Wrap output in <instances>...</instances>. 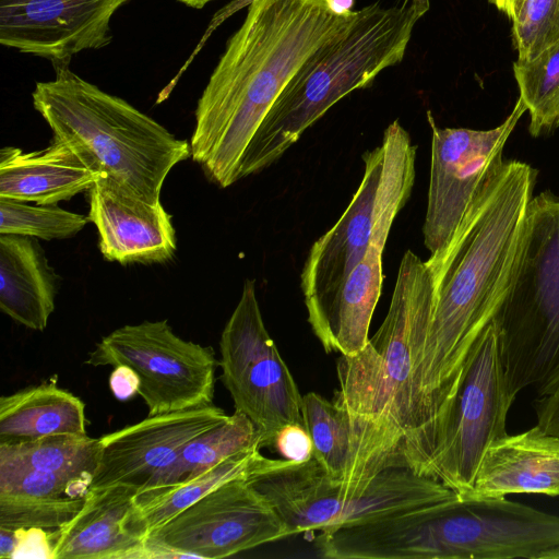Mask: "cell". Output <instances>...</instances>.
<instances>
[{
	"instance_id": "obj_1",
	"label": "cell",
	"mask_w": 559,
	"mask_h": 559,
	"mask_svg": "<svg viewBox=\"0 0 559 559\" xmlns=\"http://www.w3.org/2000/svg\"><path fill=\"white\" fill-rule=\"evenodd\" d=\"M536 176L520 160L495 168L447 248L426 261L435 307L413 381L412 431L418 443L437 438L471 352L507 290Z\"/></svg>"
},
{
	"instance_id": "obj_2",
	"label": "cell",
	"mask_w": 559,
	"mask_h": 559,
	"mask_svg": "<svg viewBox=\"0 0 559 559\" xmlns=\"http://www.w3.org/2000/svg\"><path fill=\"white\" fill-rule=\"evenodd\" d=\"M354 11L330 0H253L195 109L191 157L219 188L239 180L248 145L285 86Z\"/></svg>"
},
{
	"instance_id": "obj_3",
	"label": "cell",
	"mask_w": 559,
	"mask_h": 559,
	"mask_svg": "<svg viewBox=\"0 0 559 559\" xmlns=\"http://www.w3.org/2000/svg\"><path fill=\"white\" fill-rule=\"evenodd\" d=\"M433 307L432 272L407 250L382 324L361 352L337 361L340 389L333 401L347 415L353 436V493L383 471L407 468L413 381Z\"/></svg>"
},
{
	"instance_id": "obj_4",
	"label": "cell",
	"mask_w": 559,
	"mask_h": 559,
	"mask_svg": "<svg viewBox=\"0 0 559 559\" xmlns=\"http://www.w3.org/2000/svg\"><path fill=\"white\" fill-rule=\"evenodd\" d=\"M429 9L430 0H377L354 11L276 98L246 150L239 179L272 165L340 99L399 64Z\"/></svg>"
},
{
	"instance_id": "obj_5",
	"label": "cell",
	"mask_w": 559,
	"mask_h": 559,
	"mask_svg": "<svg viewBox=\"0 0 559 559\" xmlns=\"http://www.w3.org/2000/svg\"><path fill=\"white\" fill-rule=\"evenodd\" d=\"M55 79L36 83L33 106L52 131L92 170L136 195L159 203L169 171L191 156L177 139L127 100L56 63Z\"/></svg>"
},
{
	"instance_id": "obj_6",
	"label": "cell",
	"mask_w": 559,
	"mask_h": 559,
	"mask_svg": "<svg viewBox=\"0 0 559 559\" xmlns=\"http://www.w3.org/2000/svg\"><path fill=\"white\" fill-rule=\"evenodd\" d=\"M500 358L512 395L559 385V195L532 197L514 270L493 314Z\"/></svg>"
},
{
	"instance_id": "obj_7",
	"label": "cell",
	"mask_w": 559,
	"mask_h": 559,
	"mask_svg": "<svg viewBox=\"0 0 559 559\" xmlns=\"http://www.w3.org/2000/svg\"><path fill=\"white\" fill-rule=\"evenodd\" d=\"M416 148L395 120L384 130L381 144L362 155L359 187L340 219L312 245L300 274L309 324L362 259L382 217L405 205L415 182Z\"/></svg>"
},
{
	"instance_id": "obj_8",
	"label": "cell",
	"mask_w": 559,
	"mask_h": 559,
	"mask_svg": "<svg viewBox=\"0 0 559 559\" xmlns=\"http://www.w3.org/2000/svg\"><path fill=\"white\" fill-rule=\"evenodd\" d=\"M277 512L288 535L355 525L414 508L453 500L456 492L409 468L379 473L359 493L333 485L311 457L249 478Z\"/></svg>"
},
{
	"instance_id": "obj_9",
	"label": "cell",
	"mask_w": 559,
	"mask_h": 559,
	"mask_svg": "<svg viewBox=\"0 0 559 559\" xmlns=\"http://www.w3.org/2000/svg\"><path fill=\"white\" fill-rule=\"evenodd\" d=\"M219 353L221 381L235 411L254 425L261 448H271L283 426L304 425L302 395L265 328L253 280L243 283L222 332Z\"/></svg>"
},
{
	"instance_id": "obj_10",
	"label": "cell",
	"mask_w": 559,
	"mask_h": 559,
	"mask_svg": "<svg viewBox=\"0 0 559 559\" xmlns=\"http://www.w3.org/2000/svg\"><path fill=\"white\" fill-rule=\"evenodd\" d=\"M509 391L492 322L480 334L462 371L427 471L460 498L472 490L487 448L508 435Z\"/></svg>"
},
{
	"instance_id": "obj_11",
	"label": "cell",
	"mask_w": 559,
	"mask_h": 559,
	"mask_svg": "<svg viewBox=\"0 0 559 559\" xmlns=\"http://www.w3.org/2000/svg\"><path fill=\"white\" fill-rule=\"evenodd\" d=\"M85 364L131 368L150 416L213 404L218 366L213 348L179 337L167 320L112 331L87 354Z\"/></svg>"
},
{
	"instance_id": "obj_12",
	"label": "cell",
	"mask_w": 559,
	"mask_h": 559,
	"mask_svg": "<svg viewBox=\"0 0 559 559\" xmlns=\"http://www.w3.org/2000/svg\"><path fill=\"white\" fill-rule=\"evenodd\" d=\"M519 97L510 115L489 130L440 128L430 111L431 162L424 243L440 255L488 175L503 163V147L523 114Z\"/></svg>"
},
{
	"instance_id": "obj_13",
	"label": "cell",
	"mask_w": 559,
	"mask_h": 559,
	"mask_svg": "<svg viewBox=\"0 0 559 559\" xmlns=\"http://www.w3.org/2000/svg\"><path fill=\"white\" fill-rule=\"evenodd\" d=\"M287 536L272 504L242 477L219 486L146 538L190 558L217 559Z\"/></svg>"
},
{
	"instance_id": "obj_14",
	"label": "cell",
	"mask_w": 559,
	"mask_h": 559,
	"mask_svg": "<svg viewBox=\"0 0 559 559\" xmlns=\"http://www.w3.org/2000/svg\"><path fill=\"white\" fill-rule=\"evenodd\" d=\"M130 0H0V44L69 64L84 50L107 46L110 21Z\"/></svg>"
},
{
	"instance_id": "obj_15",
	"label": "cell",
	"mask_w": 559,
	"mask_h": 559,
	"mask_svg": "<svg viewBox=\"0 0 559 559\" xmlns=\"http://www.w3.org/2000/svg\"><path fill=\"white\" fill-rule=\"evenodd\" d=\"M213 404L153 415L99 438L97 468L90 488L116 484L143 491L169 465L180 449L200 433L228 418Z\"/></svg>"
},
{
	"instance_id": "obj_16",
	"label": "cell",
	"mask_w": 559,
	"mask_h": 559,
	"mask_svg": "<svg viewBox=\"0 0 559 559\" xmlns=\"http://www.w3.org/2000/svg\"><path fill=\"white\" fill-rule=\"evenodd\" d=\"M88 199V219L97 228L105 260L127 265L173 259L176 230L160 202H148L107 175L93 183Z\"/></svg>"
},
{
	"instance_id": "obj_17",
	"label": "cell",
	"mask_w": 559,
	"mask_h": 559,
	"mask_svg": "<svg viewBox=\"0 0 559 559\" xmlns=\"http://www.w3.org/2000/svg\"><path fill=\"white\" fill-rule=\"evenodd\" d=\"M136 495L123 484L90 488L76 515L49 530L52 559H138L145 539L130 528Z\"/></svg>"
},
{
	"instance_id": "obj_18",
	"label": "cell",
	"mask_w": 559,
	"mask_h": 559,
	"mask_svg": "<svg viewBox=\"0 0 559 559\" xmlns=\"http://www.w3.org/2000/svg\"><path fill=\"white\" fill-rule=\"evenodd\" d=\"M512 493L559 497V437L538 425L506 435L485 451L465 498H506Z\"/></svg>"
},
{
	"instance_id": "obj_19",
	"label": "cell",
	"mask_w": 559,
	"mask_h": 559,
	"mask_svg": "<svg viewBox=\"0 0 559 559\" xmlns=\"http://www.w3.org/2000/svg\"><path fill=\"white\" fill-rule=\"evenodd\" d=\"M400 211L392 210L382 217L362 259L349 272L324 312L310 323L325 353L336 352L352 357L368 343L371 319L382 289V254Z\"/></svg>"
},
{
	"instance_id": "obj_20",
	"label": "cell",
	"mask_w": 559,
	"mask_h": 559,
	"mask_svg": "<svg viewBox=\"0 0 559 559\" xmlns=\"http://www.w3.org/2000/svg\"><path fill=\"white\" fill-rule=\"evenodd\" d=\"M102 176L88 168L64 143L53 140L46 148L0 151V197L36 204H57L88 191Z\"/></svg>"
},
{
	"instance_id": "obj_21",
	"label": "cell",
	"mask_w": 559,
	"mask_h": 559,
	"mask_svg": "<svg viewBox=\"0 0 559 559\" xmlns=\"http://www.w3.org/2000/svg\"><path fill=\"white\" fill-rule=\"evenodd\" d=\"M37 238L0 234V309L36 331L55 310L57 275Z\"/></svg>"
},
{
	"instance_id": "obj_22",
	"label": "cell",
	"mask_w": 559,
	"mask_h": 559,
	"mask_svg": "<svg viewBox=\"0 0 559 559\" xmlns=\"http://www.w3.org/2000/svg\"><path fill=\"white\" fill-rule=\"evenodd\" d=\"M253 445L224 460L206 472L183 483L145 490L134 498L130 528L142 538L188 509L219 486L236 478H251L280 468L290 461L271 459Z\"/></svg>"
},
{
	"instance_id": "obj_23",
	"label": "cell",
	"mask_w": 559,
	"mask_h": 559,
	"mask_svg": "<svg viewBox=\"0 0 559 559\" xmlns=\"http://www.w3.org/2000/svg\"><path fill=\"white\" fill-rule=\"evenodd\" d=\"M55 435H86L85 404L56 382L41 383L0 399V443Z\"/></svg>"
},
{
	"instance_id": "obj_24",
	"label": "cell",
	"mask_w": 559,
	"mask_h": 559,
	"mask_svg": "<svg viewBox=\"0 0 559 559\" xmlns=\"http://www.w3.org/2000/svg\"><path fill=\"white\" fill-rule=\"evenodd\" d=\"M253 445H260L254 425L245 414L235 411L219 425L187 442L175 460L156 474L143 491L189 480Z\"/></svg>"
},
{
	"instance_id": "obj_25",
	"label": "cell",
	"mask_w": 559,
	"mask_h": 559,
	"mask_svg": "<svg viewBox=\"0 0 559 559\" xmlns=\"http://www.w3.org/2000/svg\"><path fill=\"white\" fill-rule=\"evenodd\" d=\"M301 414L312 441L313 457L333 485L353 493L355 460L347 415L335 401L316 392L302 395Z\"/></svg>"
},
{
	"instance_id": "obj_26",
	"label": "cell",
	"mask_w": 559,
	"mask_h": 559,
	"mask_svg": "<svg viewBox=\"0 0 559 559\" xmlns=\"http://www.w3.org/2000/svg\"><path fill=\"white\" fill-rule=\"evenodd\" d=\"M99 438L55 435L36 440L0 443V462L80 479L91 486L99 460Z\"/></svg>"
},
{
	"instance_id": "obj_27",
	"label": "cell",
	"mask_w": 559,
	"mask_h": 559,
	"mask_svg": "<svg viewBox=\"0 0 559 559\" xmlns=\"http://www.w3.org/2000/svg\"><path fill=\"white\" fill-rule=\"evenodd\" d=\"M513 73L530 114L528 131L538 136L559 127V43L530 61L516 60Z\"/></svg>"
},
{
	"instance_id": "obj_28",
	"label": "cell",
	"mask_w": 559,
	"mask_h": 559,
	"mask_svg": "<svg viewBox=\"0 0 559 559\" xmlns=\"http://www.w3.org/2000/svg\"><path fill=\"white\" fill-rule=\"evenodd\" d=\"M90 222L88 216L69 212L57 204H36L0 197V234L43 240L73 237Z\"/></svg>"
},
{
	"instance_id": "obj_29",
	"label": "cell",
	"mask_w": 559,
	"mask_h": 559,
	"mask_svg": "<svg viewBox=\"0 0 559 559\" xmlns=\"http://www.w3.org/2000/svg\"><path fill=\"white\" fill-rule=\"evenodd\" d=\"M81 498H41L0 493V527L56 530L71 521L84 504Z\"/></svg>"
},
{
	"instance_id": "obj_30",
	"label": "cell",
	"mask_w": 559,
	"mask_h": 559,
	"mask_svg": "<svg viewBox=\"0 0 559 559\" xmlns=\"http://www.w3.org/2000/svg\"><path fill=\"white\" fill-rule=\"evenodd\" d=\"M512 35L521 61L559 43V0H524L512 20Z\"/></svg>"
},
{
	"instance_id": "obj_31",
	"label": "cell",
	"mask_w": 559,
	"mask_h": 559,
	"mask_svg": "<svg viewBox=\"0 0 559 559\" xmlns=\"http://www.w3.org/2000/svg\"><path fill=\"white\" fill-rule=\"evenodd\" d=\"M90 485L80 479L0 462V493L41 498H81Z\"/></svg>"
},
{
	"instance_id": "obj_32",
	"label": "cell",
	"mask_w": 559,
	"mask_h": 559,
	"mask_svg": "<svg viewBox=\"0 0 559 559\" xmlns=\"http://www.w3.org/2000/svg\"><path fill=\"white\" fill-rule=\"evenodd\" d=\"M285 460L305 462L313 457L311 438L302 424H288L276 433L273 445Z\"/></svg>"
},
{
	"instance_id": "obj_33",
	"label": "cell",
	"mask_w": 559,
	"mask_h": 559,
	"mask_svg": "<svg viewBox=\"0 0 559 559\" xmlns=\"http://www.w3.org/2000/svg\"><path fill=\"white\" fill-rule=\"evenodd\" d=\"M15 532L17 543L12 559H52V545L49 537V530L31 527L17 528Z\"/></svg>"
},
{
	"instance_id": "obj_34",
	"label": "cell",
	"mask_w": 559,
	"mask_h": 559,
	"mask_svg": "<svg viewBox=\"0 0 559 559\" xmlns=\"http://www.w3.org/2000/svg\"><path fill=\"white\" fill-rule=\"evenodd\" d=\"M536 419L544 431L559 437V385L548 394L534 399Z\"/></svg>"
},
{
	"instance_id": "obj_35",
	"label": "cell",
	"mask_w": 559,
	"mask_h": 559,
	"mask_svg": "<svg viewBox=\"0 0 559 559\" xmlns=\"http://www.w3.org/2000/svg\"><path fill=\"white\" fill-rule=\"evenodd\" d=\"M140 381L136 373L127 366H117L110 373L109 386L119 400H128L138 394Z\"/></svg>"
},
{
	"instance_id": "obj_36",
	"label": "cell",
	"mask_w": 559,
	"mask_h": 559,
	"mask_svg": "<svg viewBox=\"0 0 559 559\" xmlns=\"http://www.w3.org/2000/svg\"><path fill=\"white\" fill-rule=\"evenodd\" d=\"M16 543L15 530L0 527V559H12Z\"/></svg>"
},
{
	"instance_id": "obj_37",
	"label": "cell",
	"mask_w": 559,
	"mask_h": 559,
	"mask_svg": "<svg viewBox=\"0 0 559 559\" xmlns=\"http://www.w3.org/2000/svg\"><path fill=\"white\" fill-rule=\"evenodd\" d=\"M253 0H233L229 2L223 10L219 11L217 16H215L214 22L218 25L225 19L239 11L240 9L248 7V4Z\"/></svg>"
},
{
	"instance_id": "obj_38",
	"label": "cell",
	"mask_w": 559,
	"mask_h": 559,
	"mask_svg": "<svg viewBox=\"0 0 559 559\" xmlns=\"http://www.w3.org/2000/svg\"><path fill=\"white\" fill-rule=\"evenodd\" d=\"M524 0H503L502 12L510 19L513 20L519 12Z\"/></svg>"
},
{
	"instance_id": "obj_39",
	"label": "cell",
	"mask_w": 559,
	"mask_h": 559,
	"mask_svg": "<svg viewBox=\"0 0 559 559\" xmlns=\"http://www.w3.org/2000/svg\"><path fill=\"white\" fill-rule=\"evenodd\" d=\"M332 8L337 13H348L353 11L355 0H330Z\"/></svg>"
},
{
	"instance_id": "obj_40",
	"label": "cell",
	"mask_w": 559,
	"mask_h": 559,
	"mask_svg": "<svg viewBox=\"0 0 559 559\" xmlns=\"http://www.w3.org/2000/svg\"><path fill=\"white\" fill-rule=\"evenodd\" d=\"M179 2L194 9H202L213 0H178Z\"/></svg>"
},
{
	"instance_id": "obj_41",
	"label": "cell",
	"mask_w": 559,
	"mask_h": 559,
	"mask_svg": "<svg viewBox=\"0 0 559 559\" xmlns=\"http://www.w3.org/2000/svg\"><path fill=\"white\" fill-rule=\"evenodd\" d=\"M491 4H493L499 11L503 10V0H488Z\"/></svg>"
}]
</instances>
